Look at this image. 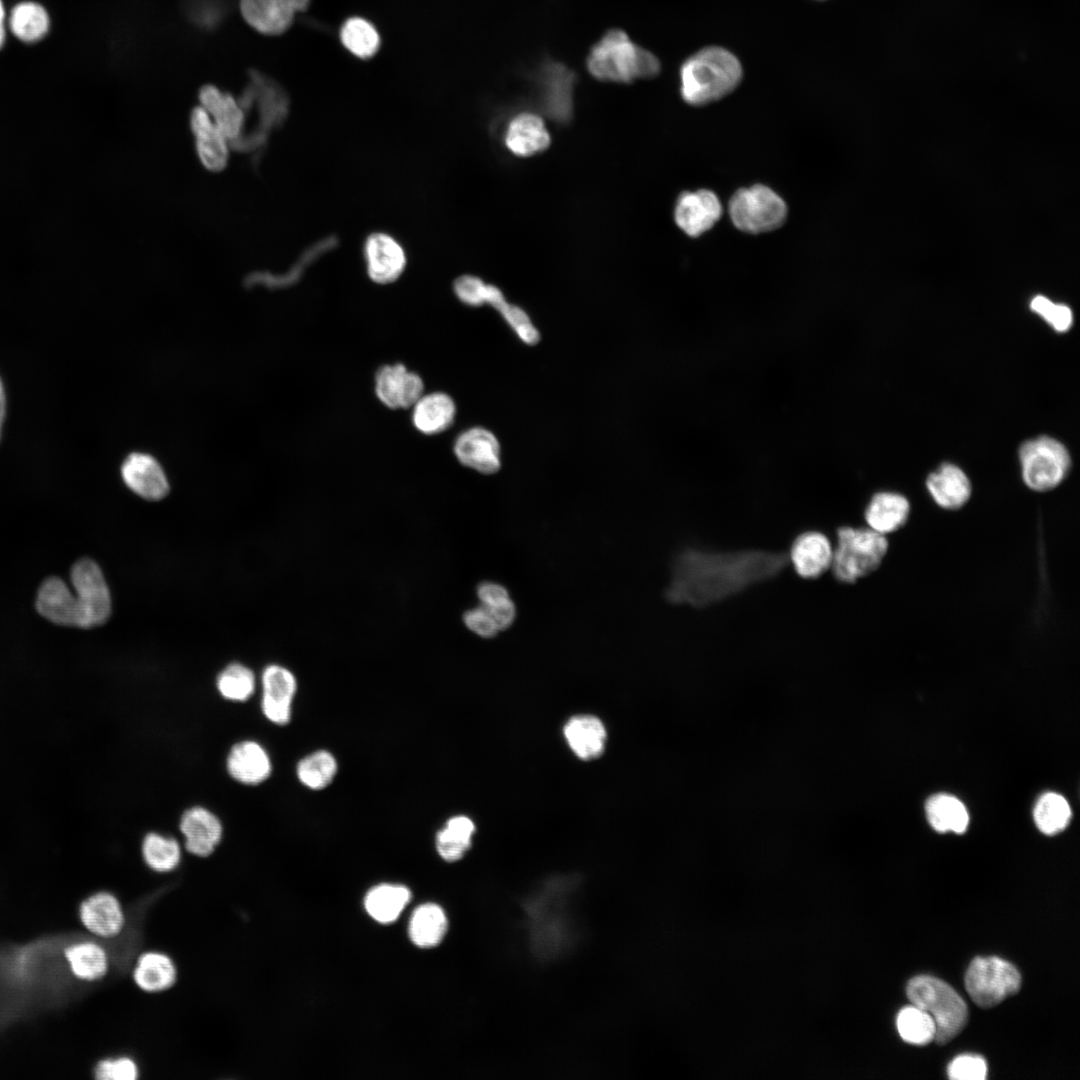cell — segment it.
<instances>
[{
	"mask_svg": "<svg viewBox=\"0 0 1080 1080\" xmlns=\"http://www.w3.org/2000/svg\"><path fill=\"white\" fill-rule=\"evenodd\" d=\"M908 499L896 492L882 491L874 494L868 502L864 518L868 527L882 535L898 531L910 515Z\"/></svg>",
	"mask_w": 1080,
	"mask_h": 1080,
	"instance_id": "83f0119b",
	"label": "cell"
},
{
	"mask_svg": "<svg viewBox=\"0 0 1080 1080\" xmlns=\"http://www.w3.org/2000/svg\"><path fill=\"white\" fill-rule=\"evenodd\" d=\"M453 451L464 466L479 473L492 474L501 466L500 445L496 436L482 427H472L455 439Z\"/></svg>",
	"mask_w": 1080,
	"mask_h": 1080,
	"instance_id": "e0dca14e",
	"label": "cell"
},
{
	"mask_svg": "<svg viewBox=\"0 0 1080 1080\" xmlns=\"http://www.w3.org/2000/svg\"><path fill=\"white\" fill-rule=\"evenodd\" d=\"M217 688L227 700L246 701L254 692L255 676L248 667L233 663L218 675Z\"/></svg>",
	"mask_w": 1080,
	"mask_h": 1080,
	"instance_id": "f6af8a7d",
	"label": "cell"
},
{
	"mask_svg": "<svg viewBox=\"0 0 1080 1080\" xmlns=\"http://www.w3.org/2000/svg\"><path fill=\"white\" fill-rule=\"evenodd\" d=\"M121 476L130 490L146 500H161L169 492L168 479L162 466L149 454H129L122 463Z\"/></svg>",
	"mask_w": 1080,
	"mask_h": 1080,
	"instance_id": "d6986e66",
	"label": "cell"
},
{
	"mask_svg": "<svg viewBox=\"0 0 1080 1080\" xmlns=\"http://www.w3.org/2000/svg\"><path fill=\"white\" fill-rule=\"evenodd\" d=\"M79 916L82 925L91 934L105 939L117 937L126 925L122 903L107 891L87 897L80 905Z\"/></svg>",
	"mask_w": 1080,
	"mask_h": 1080,
	"instance_id": "ac0fdd59",
	"label": "cell"
},
{
	"mask_svg": "<svg viewBox=\"0 0 1080 1080\" xmlns=\"http://www.w3.org/2000/svg\"><path fill=\"white\" fill-rule=\"evenodd\" d=\"M485 287L486 283L474 275H462L453 283L456 297L472 307L483 305Z\"/></svg>",
	"mask_w": 1080,
	"mask_h": 1080,
	"instance_id": "681fc988",
	"label": "cell"
},
{
	"mask_svg": "<svg viewBox=\"0 0 1080 1080\" xmlns=\"http://www.w3.org/2000/svg\"><path fill=\"white\" fill-rule=\"evenodd\" d=\"M245 115L254 110L256 124L229 145L241 153H257L270 134L288 115V96L278 83L257 70L248 73V82L237 98Z\"/></svg>",
	"mask_w": 1080,
	"mask_h": 1080,
	"instance_id": "277c9868",
	"label": "cell"
},
{
	"mask_svg": "<svg viewBox=\"0 0 1080 1080\" xmlns=\"http://www.w3.org/2000/svg\"><path fill=\"white\" fill-rule=\"evenodd\" d=\"M10 28L20 40L34 42L47 33L49 17L44 8L36 3H20L11 12Z\"/></svg>",
	"mask_w": 1080,
	"mask_h": 1080,
	"instance_id": "60d3db41",
	"label": "cell"
},
{
	"mask_svg": "<svg viewBox=\"0 0 1080 1080\" xmlns=\"http://www.w3.org/2000/svg\"><path fill=\"white\" fill-rule=\"evenodd\" d=\"M475 831V823L470 817H450L435 837V846L440 857L447 862L463 858L472 846Z\"/></svg>",
	"mask_w": 1080,
	"mask_h": 1080,
	"instance_id": "1f68e13d",
	"label": "cell"
},
{
	"mask_svg": "<svg viewBox=\"0 0 1080 1080\" xmlns=\"http://www.w3.org/2000/svg\"><path fill=\"white\" fill-rule=\"evenodd\" d=\"M722 215V205L710 190L686 191L679 195L674 220L688 236L698 237L710 230Z\"/></svg>",
	"mask_w": 1080,
	"mask_h": 1080,
	"instance_id": "9a60e30c",
	"label": "cell"
},
{
	"mask_svg": "<svg viewBox=\"0 0 1080 1080\" xmlns=\"http://www.w3.org/2000/svg\"><path fill=\"white\" fill-rule=\"evenodd\" d=\"M446 931L447 918L438 905L428 903L414 911L409 924V935L416 946L435 947L442 941Z\"/></svg>",
	"mask_w": 1080,
	"mask_h": 1080,
	"instance_id": "8d00e7d4",
	"label": "cell"
},
{
	"mask_svg": "<svg viewBox=\"0 0 1080 1080\" xmlns=\"http://www.w3.org/2000/svg\"><path fill=\"white\" fill-rule=\"evenodd\" d=\"M411 898L409 889L399 884H381L366 895L364 905L376 921L388 924L395 921Z\"/></svg>",
	"mask_w": 1080,
	"mask_h": 1080,
	"instance_id": "e575fe53",
	"label": "cell"
},
{
	"mask_svg": "<svg viewBox=\"0 0 1080 1080\" xmlns=\"http://www.w3.org/2000/svg\"><path fill=\"white\" fill-rule=\"evenodd\" d=\"M1021 975L1011 963L994 956L974 958L965 974V988L978 1006L991 1008L1016 994Z\"/></svg>",
	"mask_w": 1080,
	"mask_h": 1080,
	"instance_id": "9c48e42d",
	"label": "cell"
},
{
	"mask_svg": "<svg viewBox=\"0 0 1080 1080\" xmlns=\"http://www.w3.org/2000/svg\"><path fill=\"white\" fill-rule=\"evenodd\" d=\"M480 605L491 607L510 598L507 589L496 582H483L477 588Z\"/></svg>",
	"mask_w": 1080,
	"mask_h": 1080,
	"instance_id": "816d5d0a",
	"label": "cell"
},
{
	"mask_svg": "<svg viewBox=\"0 0 1080 1080\" xmlns=\"http://www.w3.org/2000/svg\"><path fill=\"white\" fill-rule=\"evenodd\" d=\"M198 100L229 143L242 135L246 115L237 98L215 85L206 84L199 89Z\"/></svg>",
	"mask_w": 1080,
	"mask_h": 1080,
	"instance_id": "7402d4cb",
	"label": "cell"
},
{
	"mask_svg": "<svg viewBox=\"0 0 1080 1080\" xmlns=\"http://www.w3.org/2000/svg\"><path fill=\"white\" fill-rule=\"evenodd\" d=\"M487 304L499 311L504 320L524 343L533 345L538 342L540 334L527 313L520 307L508 303L498 287L490 295Z\"/></svg>",
	"mask_w": 1080,
	"mask_h": 1080,
	"instance_id": "ee69618b",
	"label": "cell"
},
{
	"mask_svg": "<svg viewBox=\"0 0 1080 1080\" xmlns=\"http://www.w3.org/2000/svg\"><path fill=\"white\" fill-rule=\"evenodd\" d=\"M911 1004L925 1010L934 1020L935 1041L947 1044L965 1027L968 1010L963 999L946 982L927 975L912 978L906 988Z\"/></svg>",
	"mask_w": 1080,
	"mask_h": 1080,
	"instance_id": "5b68a950",
	"label": "cell"
},
{
	"mask_svg": "<svg viewBox=\"0 0 1080 1080\" xmlns=\"http://www.w3.org/2000/svg\"><path fill=\"white\" fill-rule=\"evenodd\" d=\"M5 410H6V398H5L3 384H2V381L0 379V420L1 421L4 420Z\"/></svg>",
	"mask_w": 1080,
	"mask_h": 1080,
	"instance_id": "11a10c76",
	"label": "cell"
},
{
	"mask_svg": "<svg viewBox=\"0 0 1080 1080\" xmlns=\"http://www.w3.org/2000/svg\"><path fill=\"white\" fill-rule=\"evenodd\" d=\"M363 256L370 280L386 285L398 280L406 269L407 254L401 243L386 232L370 233L364 241Z\"/></svg>",
	"mask_w": 1080,
	"mask_h": 1080,
	"instance_id": "7c38bea8",
	"label": "cell"
},
{
	"mask_svg": "<svg viewBox=\"0 0 1080 1080\" xmlns=\"http://www.w3.org/2000/svg\"><path fill=\"white\" fill-rule=\"evenodd\" d=\"M741 78V64L732 53L720 47H708L682 64L681 96L690 105H706L731 93Z\"/></svg>",
	"mask_w": 1080,
	"mask_h": 1080,
	"instance_id": "7a4b0ae2",
	"label": "cell"
},
{
	"mask_svg": "<svg viewBox=\"0 0 1080 1080\" xmlns=\"http://www.w3.org/2000/svg\"><path fill=\"white\" fill-rule=\"evenodd\" d=\"M576 74L566 65L545 59L536 74L537 101L544 114L551 120L565 124L574 111Z\"/></svg>",
	"mask_w": 1080,
	"mask_h": 1080,
	"instance_id": "30bf717a",
	"label": "cell"
},
{
	"mask_svg": "<svg viewBox=\"0 0 1080 1080\" xmlns=\"http://www.w3.org/2000/svg\"><path fill=\"white\" fill-rule=\"evenodd\" d=\"M37 611L49 621L82 628V614L75 595L58 577L47 578L39 588Z\"/></svg>",
	"mask_w": 1080,
	"mask_h": 1080,
	"instance_id": "cb8c5ba5",
	"label": "cell"
},
{
	"mask_svg": "<svg viewBox=\"0 0 1080 1080\" xmlns=\"http://www.w3.org/2000/svg\"><path fill=\"white\" fill-rule=\"evenodd\" d=\"M65 957L74 976L84 981L102 979L109 970L107 951L100 944L84 941L65 950Z\"/></svg>",
	"mask_w": 1080,
	"mask_h": 1080,
	"instance_id": "d6a6232c",
	"label": "cell"
},
{
	"mask_svg": "<svg viewBox=\"0 0 1080 1080\" xmlns=\"http://www.w3.org/2000/svg\"><path fill=\"white\" fill-rule=\"evenodd\" d=\"M178 971L174 960L161 951L143 952L132 970L135 985L146 993H161L177 982Z\"/></svg>",
	"mask_w": 1080,
	"mask_h": 1080,
	"instance_id": "f546056e",
	"label": "cell"
},
{
	"mask_svg": "<svg viewBox=\"0 0 1080 1080\" xmlns=\"http://www.w3.org/2000/svg\"><path fill=\"white\" fill-rule=\"evenodd\" d=\"M987 1065L985 1060L977 1055H961L956 1057L948 1066V1076L956 1080H983L986 1078Z\"/></svg>",
	"mask_w": 1080,
	"mask_h": 1080,
	"instance_id": "c3c4849f",
	"label": "cell"
},
{
	"mask_svg": "<svg viewBox=\"0 0 1080 1080\" xmlns=\"http://www.w3.org/2000/svg\"><path fill=\"white\" fill-rule=\"evenodd\" d=\"M788 560V555L781 552L689 548L673 562L666 596L673 603L696 607L714 604L776 576Z\"/></svg>",
	"mask_w": 1080,
	"mask_h": 1080,
	"instance_id": "6da1fadb",
	"label": "cell"
},
{
	"mask_svg": "<svg viewBox=\"0 0 1080 1080\" xmlns=\"http://www.w3.org/2000/svg\"><path fill=\"white\" fill-rule=\"evenodd\" d=\"M831 568L835 578L854 583L876 571L888 551V540L868 528L841 527L837 530Z\"/></svg>",
	"mask_w": 1080,
	"mask_h": 1080,
	"instance_id": "8992f818",
	"label": "cell"
},
{
	"mask_svg": "<svg viewBox=\"0 0 1080 1080\" xmlns=\"http://www.w3.org/2000/svg\"><path fill=\"white\" fill-rule=\"evenodd\" d=\"M226 766L233 779L247 785L265 781L272 770L267 752L254 741L235 744L228 754Z\"/></svg>",
	"mask_w": 1080,
	"mask_h": 1080,
	"instance_id": "f1b7e54d",
	"label": "cell"
},
{
	"mask_svg": "<svg viewBox=\"0 0 1080 1080\" xmlns=\"http://www.w3.org/2000/svg\"><path fill=\"white\" fill-rule=\"evenodd\" d=\"M925 810L929 823L938 832L960 834L968 827V812L963 803L954 796L933 795L927 800Z\"/></svg>",
	"mask_w": 1080,
	"mask_h": 1080,
	"instance_id": "d590c367",
	"label": "cell"
},
{
	"mask_svg": "<svg viewBox=\"0 0 1080 1080\" xmlns=\"http://www.w3.org/2000/svg\"><path fill=\"white\" fill-rule=\"evenodd\" d=\"M310 0H239L244 21L256 32L276 36L286 32Z\"/></svg>",
	"mask_w": 1080,
	"mask_h": 1080,
	"instance_id": "4fadbf2b",
	"label": "cell"
},
{
	"mask_svg": "<svg viewBox=\"0 0 1080 1080\" xmlns=\"http://www.w3.org/2000/svg\"><path fill=\"white\" fill-rule=\"evenodd\" d=\"M730 218L739 230L759 234L773 231L785 222L787 206L772 189L757 184L735 192L729 202Z\"/></svg>",
	"mask_w": 1080,
	"mask_h": 1080,
	"instance_id": "ba28073f",
	"label": "cell"
},
{
	"mask_svg": "<svg viewBox=\"0 0 1080 1080\" xmlns=\"http://www.w3.org/2000/svg\"><path fill=\"white\" fill-rule=\"evenodd\" d=\"M1071 818V809L1066 799L1056 793H1046L1040 797L1034 808V820L1038 829L1047 835L1062 831Z\"/></svg>",
	"mask_w": 1080,
	"mask_h": 1080,
	"instance_id": "7bdbcfd3",
	"label": "cell"
},
{
	"mask_svg": "<svg viewBox=\"0 0 1080 1080\" xmlns=\"http://www.w3.org/2000/svg\"><path fill=\"white\" fill-rule=\"evenodd\" d=\"M141 851L145 864L158 873L175 870L181 861V848L177 840L155 832L145 836Z\"/></svg>",
	"mask_w": 1080,
	"mask_h": 1080,
	"instance_id": "ab89813d",
	"label": "cell"
},
{
	"mask_svg": "<svg viewBox=\"0 0 1080 1080\" xmlns=\"http://www.w3.org/2000/svg\"><path fill=\"white\" fill-rule=\"evenodd\" d=\"M1022 479L1036 492H1047L1062 483L1071 468L1066 447L1049 436L1024 442L1019 449Z\"/></svg>",
	"mask_w": 1080,
	"mask_h": 1080,
	"instance_id": "52a82bcc",
	"label": "cell"
},
{
	"mask_svg": "<svg viewBox=\"0 0 1080 1080\" xmlns=\"http://www.w3.org/2000/svg\"><path fill=\"white\" fill-rule=\"evenodd\" d=\"M896 1024L901 1038L907 1043L926 1045L935 1039L936 1027L933 1018L913 1004L899 1011Z\"/></svg>",
	"mask_w": 1080,
	"mask_h": 1080,
	"instance_id": "b9f144b4",
	"label": "cell"
},
{
	"mask_svg": "<svg viewBox=\"0 0 1080 1080\" xmlns=\"http://www.w3.org/2000/svg\"><path fill=\"white\" fill-rule=\"evenodd\" d=\"M179 828L185 838L186 850L198 857L210 856L223 834L222 824L216 815L199 806L184 812Z\"/></svg>",
	"mask_w": 1080,
	"mask_h": 1080,
	"instance_id": "603a6c76",
	"label": "cell"
},
{
	"mask_svg": "<svg viewBox=\"0 0 1080 1080\" xmlns=\"http://www.w3.org/2000/svg\"><path fill=\"white\" fill-rule=\"evenodd\" d=\"M95 1077L98 1080H136L139 1077V1068L136 1061L129 1056L104 1059L96 1065Z\"/></svg>",
	"mask_w": 1080,
	"mask_h": 1080,
	"instance_id": "7dc6e473",
	"label": "cell"
},
{
	"mask_svg": "<svg viewBox=\"0 0 1080 1080\" xmlns=\"http://www.w3.org/2000/svg\"><path fill=\"white\" fill-rule=\"evenodd\" d=\"M833 549L827 536L817 531L800 534L793 541L790 558L797 574L816 578L831 566Z\"/></svg>",
	"mask_w": 1080,
	"mask_h": 1080,
	"instance_id": "484cf974",
	"label": "cell"
},
{
	"mask_svg": "<svg viewBox=\"0 0 1080 1080\" xmlns=\"http://www.w3.org/2000/svg\"><path fill=\"white\" fill-rule=\"evenodd\" d=\"M463 621L470 631L482 638H492L499 632L493 618L482 605L467 610Z\"/></svg>",
	"mask_w": 1080,
	"mask_h": 1080,
	"instance_id": "f907efd6",
	"label": "cell"
},
{
	"mask_svg": "<svg viewBox=\"0 0 1080 1080\" xmlns=\"http://www.w3.org/2000/svg\"><path fill=\"white\" fill-rule=\"evenodd\" d=\"M340 40L351 54L362 59L374 56L380 46L377 29L362 17H351L343 23Z\"/></svg>",
	"mask_w": 1080,
	"mask_h": 1080,
	"instance_id": "74e56055",
	"label": "cell"
},
{
	"mask_svg": "<svg viewBox=\"0 0 1080 1080\" xmlns=\"http://www.w3.org/2000/svg\"><path fill=\"white\" fill-rule=\"evenodd\" d=\"M4 17L5 11L2 1L0 0V48L2 47L5 40Z\"/></svg>",
	"mask_w": 1080,
	"mask_h": 1080,
	"instance_id": "db71d44e",
	"label": "cell"
},
{
	"mask_svg": "<svg viewBox=\"0 0 1080 1080\" xmlns=\"http://www.w3.org/2000/svg\"><path fill=\"white\" fill-rule=\"evenodd\" d=\"M506 149L517 157H530L545 151L551 143L550 133L542 117L534 112L515 114L503 132Z\"/></svg>",
	"mask_w": 1080,
	"mask_h": 1080,
	"instance_id": "ffe728a7",
	"label": "cell"
},
{
	"mask_svg": "<svg viewBox=\"0 0 1080 1080\" xmlns=\"http://www.w3.org/2000/svg\"><path fill=\"white\" fill-rule=\"evenodd\" d=\"M927 490L942 509L956 511L967 504L972 486L965 472L955 464L943 463L926 479Z\"/></svg>",
	"mask_w": 1080,
	"mask_h": 1080,
	"instance_id": "d4e9b609",
	"label": "cell"
},
{
	"mask_svg": "<svg viewBox=\"0 0 1080 1080\" xmlns=\"http://www.w3.org/2000/svg\"><path fill=\"white\" fill-rule=\"evenodd\" d=\"M2 423H3V421L0 420V438H1V426H2Z\"/></svg>",
	"mask_w": 1080,
	"mask_h": 1080,
	"instance_id": "9f6ffc18",
	"label": "cell"
},
{
	"mask_svg": "<svg viewBox=\"0 0 1080 1080\" xmlns=\"http://www.w3.org/2000/svg\"><path fill=\"white\" fill-rule=\"evenodd\" d=\"M338 771L336 758L326 750L315 751L302 758L296 768L299 781L311 790H322L334 780Z\"/></svg>",
	"mask_w": 1080,
	"mask_h": 1080,
	"instance_id": "f35d334b",
	"label": "cell"
},
{
	"mask_svg": "<svg viewBox=\"0 0 1080 1080\" xmlns=\"http://www.w3.org/2000/svg\"><path fill=\"white\" fill-rule=\"evenodd\" d=\"M411 409L413 426L425 435L446 431L456 418V404L453 398L444 392L424 393Z\"/></svg>",
	"mask_w": 1080,
	"mask_h": 1080,
	"instance_id": "4316f807",
	"label": "cell"
},
{
	"mask_svg": "<svg viewBox=\"0 0 1080 1080\" xmlns=\"http://www.w3.org/2000/svg\"><path fill=\"white\" fill-rule=\"evenodd\" d=\"M1030 307L1058 332H1066L1072 326V311L1065 305L1055 304L1043 296H1036L1031 301Z\"/></svg>",
	"mask_w": 1080,
	"mask_h": 1080,
	"instance_id": "bcb514c9",
	"label": "cell"
},
{
	"mask_svg": "<svg viewBox=\"0 0 1080 1080\" xmlns=\"http://www.w3.org/2000/svg\"><path fill=\"white\" fill-rule=\"evenodd\" d=\"M336 245L337 239L335 237L328 236L321 239L303 251L295 265L290 268L289 272L280 275L267 272L251 273L245 280L246 286L252 287L254 285H264L266 287L274 288L289 285L298 280L302 273L312 263L330 252Z\"/></svg>",
	"mask_w": 1080,
	"mask_h": 1080,
	"instance_id": "836d02e7",
	"label": "cell"
},
{
	"mask_svg": "<svg viewBox=\"0 0 1080 1080\" xmlns=\"http://www.w3.org/2000/svg\"><path fill=\"white\" fill-rule=\"evenodd\" d=\"M71 582L82 614V628L106 622L111 614V596L100 567L91 559H81L71 570Z\"/></svg>",
	"mask_w": 1080,
	"mask_h": 1080,
	"instance_id": "8fae6325",
	"label": "cell"
},
{
	"mask_svg": "<svg viewBox=\"0 0 1080 1080\" xmlns=\"http://www.w3.org/2000/svg\"><path fill=\"white\" fill-rule=\"evenodd\" d=\"M563 734L570 749L582 760L598 758L607 740L605 725L593 715L571 717L563 728Z\"/></svg>",
	"mask_w": 1080,
	"mask_h": 1080,
	"instance_id": "4dcf8cb0",
	"label": "cell"
},
{
	"mask_svg": "<svg viewBox=\"0 0 1080 1080\" xmlns=\"http://www.w3.org/2000/svg\"><path fill=\"white\" fill-rule=\"evenodd\" d=\"M261 681V709L264 716L276 725L288 724L297 690L294 674L283 666L272 664L264 669Z\"/></svg>",
	"mask_w": 1080,
	"mask_h": 1080,
	"instance_id": "2e32d148",
	"label": "cell"
},
{
	"mask_svg": "<svg viewBox=\"0 0 1080 1080\" xmlns=\"http://www.w3.org/2000/svg\"><path fill=\"white\" fill-rule=\"evenodd\" d=\"M586 68L597 80L631 83L655 77L661 65L653 53L634 43L626 32L611 29L590 49Z\"/></svg>",
	"mask_w": 1080,
	"mask_h": 1080,
	"instance_id": "3957f363",
	"label": "cell"
},
{
	"mask_svg": "<svg viewBox=\"0 0 1080 1080\" xmlns=\"http://www.w3.org/2000/svg\"><path fill=\"white\" fill-rule=\"evenodd\" d=\"M374 387L378 400L391 409L411 408L425 393L421 376L401 363L379 368Z\"/></svg>",
	"mask_w": 1080,
	"mask_h": 1080,
	"instance_id": "5bb4252c",
	"label": "cell"
},
{
	"mask_svg": "<svg viewBox=\"0 0 1080 1080\" xmlns=\"http://www.w3.org/2000/svg\"><path fill=\"white\" fill-rule=\"evenodd\" d=\"M484 608L493 618L499 631L509 628L516 618V607L511 598L491 607Z\"/></svg>",
	"mask_w": 1080,
	"mask_h": 1080,
	"instance_id": "f5cc1de1",
	"label": "cell"
},
{
	"mask_svg": "<svg viewBox=\"0 0 1080 1080\" xmlns=\"http://www.w3.org/2000/svg\"><path fill=\"white\" fill-rule=\"evenodd\" d=\"M190 128L194 136L198 158L207 170L222 171L229 160V142L199 105L190 113Z\"/></svg>",
	"mask_w": 1080,
	"mask_h": 1080,
	"instance_id": "44dd1931",
	"label": "cell"
}]
</instances>
